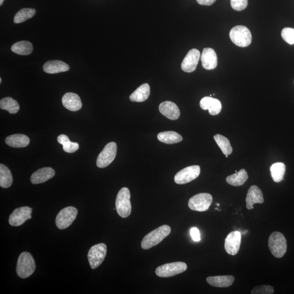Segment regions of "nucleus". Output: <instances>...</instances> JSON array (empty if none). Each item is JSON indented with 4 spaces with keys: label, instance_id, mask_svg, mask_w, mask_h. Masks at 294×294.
Returning a JSON list of instances; mask_svg holds the SVG:
<instances>
[{
    "label": "nucleus",
    "instance_id": "nucleus-33",
    "mask_svg": "<svg viewBox=\"0 0 294 294\" xmlns=\"http://www.w3.org/2000/svg\"><path fill=\"white\" fill-rule=\"evenodd\" d=\"M214 139L216 141L217 145L220 148L222 153L225 155H231L232 152V149L231 145L230 142L227 138L220 134H217L214 136Z\"/></svg>",
    "mask_w": 294,
    "mask_h": 294
},
{
    "label": "nucleus",
    "instance_id": "nucleus-4",
    "mask_svg": "<svg viewBox=\"0 0 294 294\" xmlns=\"http://www.w3.org/2000/svg\"><path fill=\"white\" fill-rule=\"evenodd\" d=\"M116 209L118 215L122 218H126L130 216L132 208L129 188L123 187L118 192L116 200Z\"/></svg>",
    "mask_w": 294,
    "mask_h": 294
},
{
    "label": "nucleus",
    "instance_id": "nucleus-10",
    "mask_svg": "<svg viewBox=\"0 0 294 294\" xmlns=\"http://www.w3.org/2000/svg\"><path fill=\"white\" fill-rule=\"evenodd\" d=\"M117 151V147L115 142L108 143L102 152L99 154L96 160V166L101 169L107 168L115 160Z\"/></svg>",
    "mask_w": 294,
    "mask_h": 294
},
{
    "label": "nucleus",
    "instance_id": "nucleus-24",
    "mask_svg": "<svg viewBox=\"0 0 294 294\" xmlns=\"http://www.w3.org/2000/svg\"><path fill=\"white\" fill-rule=\"evenodd\" d=\"M150 93V86L148 83H144L131 94L130 99L133 102H143L148 99Z\"/></svg>",
    "mask_w": 294,
    "mask_h": 294
},
{
    "label": "nucleus",
    "instance_id": "nucleus-35",
    "mask_svg": "<svg viewBox=\"0 0 294 294\" xmlns=\"http://www.w3.org/2000/svg\"><path fill=\"white\" fill-rule=\"evenodd\" d=\"M274 288L271 286L263 285L254 287L252 291V294H272L274 293Z\"/></svg>",
    "mask_w": 294,
    "mask_h": 294
},
{
    "label": "nucleus",
    "instance_id": "nucleus-16",
    "mask_svg": "<svg viewBox=\"0 0 294 294\" xmlns=\"http://www.w3.org/2000/svg\"><path fill=\"white\" fill-rule=\"evenodd\" d=\"M159 111L162 115L170 120H177L181 115L179 108L174 103L166 101L159 105Z\"/></svg>",
    "mask_w": 294,
    "mask_h": 294
},
{
    "label": "nucleus",
    "instance_id": "nucleus-34",
    "mask_svg": "<svg viewBox=\"0 0 294 294\" xmlns=\"http://www.w3.org/2000/svg\"><path fill=\"white\" fill-rule=\"evenodd\" d=\"M281 36L284 41L289 45H294V29L284 28L282 30Z\"/></svg>",
    "mask_w": 294,
    "mask_h": 294
},
{
    "label": "nucleus",
    "instance_id": "nucleus-8",
    "mask_svg": "<svg viewBox=\"0 0 294 294\" xmlns=\"http://www.w3.org/2000/svg\"><path fill=\"white\" fill-rule=\"evenodd\" d=\"M213 197L208 193H201L191 197L188 201V207L200 212L207 211L212 205Z\"/></svg>",
    "mask_w": 294,
    "mask_h": 294
},
{
    "label": "nucleus",
    "instance_id": "nucleus-31",
    "mask_svg": "<svg viewBox=\"0 0 294 294\" xmlns=\"http://www.w3.org/2000/svg\"><path fill=\"white\" fill-rule=\"evenodd\" d=\"M58 141L60 144L63 145V149L65 152L73 153L77 151L79 148L78 144L70 141L67 135L64 134L60 135Z\"/></svg>",
    "mask_w": 294,
    "mask_h": 294
},
{
    "label": "nucleus",
    "instance_id": "nucleus-18",
    "mask_svg": "<svg viewBox=\"0 0 294 294\" xmlns=\"http://www.w3.org/2000/svg\"><path fill=\"white\" fill-rule=\"evenodd\" d=\"M200 107L204 110L208 109L210 115L216 116L220 113L222 109V105L220 100L217 99L205 96L201 99Z\"/></svg>",
    "mask_w": 294,
    "mask_h": 294
},
{
    "label": "nucleus",
    "instance_id": "nucleus-37",
    "mask_svg": "<svg viewBox=\"0 0 294 294\" xmlns=\"http://www.w3.org/2000/svg\"><path fill=\"white\" fill-rule=\"evenodd\" d=\"M190 234L193 240L198 242L201 240L200 232L198 228L196 227L192 228L190 230Z\"/></svg>",
    "mask_w": 294,
    "mask_h": 294
},
{
    "label": "nucleus",
    "instance_id": "nucleus-20",
    "mask_svg": "<svg viewBox=\"0 0 294 294\" xmlns=\"http://www.w3.org/2000/svg\"><path fill=\"white\" fill-rule=\"evenodd\" d=\"M55 172L51 168H44L34 172L31 177V182L33 184H39L46 182L55 176Z\"/></svg>",
    "mask_w": 294,
    "mask_h": 294
},
{
    "label": "nucleus",
    "instance_id": "nucleus-12",
    "mask_svg": "<svg viewBox=\"0 0 294 294\" xmlns=\"http://www.w3.org/2000/svg\"><path fill=\"white\" fill-rule=\"evenodd\" d=\"M32 208L23 207L17 208L13 211L9 218L10 225L14 227L20 226L28 220L31 218Z\"/></svg>",
    "mask_w": 294,
    "mask_h": 294
},
{
    "label": "nucleus",
    "instance_id": "nucleus-6",
    "mask_svg": "<svg viewBox=\"0 0 294 294\" xmlns=\"http://www.w3.org/2000/svg\"><path fill=\"white\" fill-rule=\"evenodd\" d=\"M187 268V266L185 263H170L157 267L155 270V274L160 278H170L184 273Z\"/></svg>",
    "mask_w": 294,
    "mask_h": 294
},
{
    "label": "nucleus",
    "instance_id": "nucleus-25",
    "mask_svg": "<svg viewBox=\"0 0 294 294\" xmlns=\"http://www.w3.org/2000/svg\"><path fill=\"white\" fill-rule=\"evenodd\" d=\"M248 174L245 169H241L238 172L230 175L226 178V182L230 185L234 186H240L244 185L248 181Z\"/></svg>",
    "mask_w": 294,
    "mask_h": 294
},
{
    "label": "nucleus",
    "instance_id": "nucleus-3",
    "mask_svg": "<svg viewBox=\"0 0 294 294\" xmlns=\"http://www.w3.org/2000/svg\"><path fill=\"white\" fill-rule=\"evenodd\" d=\"M268 245L270 251L276 258L283 257L287 252V240L281 232H273L269 236Z\"/></svg>",
    "mask_w": 294,
    "mask_h": 294
},
{
    "label": "nucleus",
    "instance_id": "nucleus-23",
    "mask_svg": "<svg viewBox=\"0 0 294 294\" xmlns=\"http://www.w3.org/2000/svg\"><path fill=\"white\" fill-rule=\"evenodd\" d=\"M8 146L13 148H24L30 144V140L27 136L23 134H14L8 136L5 139Z\"/></svg>",
    "mask_w": 294,
    "mask_h": 294
},
{
    "label": "nucleus",
    "instance_id": "nucleus-5",
    "mask_svg": "<svg viewBox=\"0 0 294 294\" xmlns=\"http://www.w3.org/2000/svg\"><path fill=\"white\" fill-rule=\"evenodd\" d=\"M230 36L232 42L239 47H247L252 42L251 33L245 26H235L231 30Z\"/></svg>",
    "mask_w": 294,
    "mask_h": 294
},
{
    "label": "nucleus",
    "instance_id": "nucleus-15",
    "mask_svg": "<svg viewBox=\"0 0 294 294\" xmlns=\"http://www.w3.org/2000/svg\"><path fill=\"white\" fill-rule=\"evenodd\" d=\"M264 199L263 197V192L256 186H252L249 188L246 202H247V208L248 210L253 209L254 204H262L264 203Z\"/></svg>",
    "mask_w": 294,
    "mask_h": 294
},
{
    "label": "nucleus",
    "instance_id": "nucleus-1",
    "mask_svg": "<svg viewBox=\"0 0 294 294\" xmlns=\"http://www.w3.org/2000/svg\"><path fill=\"white\" fill-rule=\"evenodd\" d=\"M170 232L171 228L168 225L158 227L144 237L141 242L142 248L147 250L155 247L168 236Z\"/></svg>",
    "mask_w": 294,
    "mask_h": 294
},
{
    "label": "nucleus",
    "instance_id": "nucleus-21",
    "mask_svg": "<svg viewBox=\"0 0 294 294\" xmlns=\"http://www.w3.org/2000/svg\"><path fill=\"white\" fill-rule=\"evenodd\" d=\"M235 278L231 275L210 276L207 279V283L214 287L227 288L232 286Z\"/></svg>",
    "mask_w": 294,
    "mask_h": 294
},
{
    "label": "nucleus",
    "instance_id": "nucleus-29",
    "mask_svg": "<svg viewBox=\"0 0 294 294\" xmlns=\"http://www.w3.org/2000/svg\"><path fill=\"white\" fill-rule=\"evenodd\" d=\"M13 183L12 175L11 170L7 166L0 165V186L7 188L11 186Z\"/></svg>",
    "mask_w": 294,
    "mask_h": 294
},
{
    "label": "nucleus",
    "instance_id": "nucleus-17",
    "mask_svg": "<svg viewBox=\"0 0 294 294\" xmlns=\"http://www.w3.org/2000/svg\"><path fill=\"white\" fill-rule=\"evenodd\" d=\"M203 67L207 70H213L217 65V57L216 52L212 48H204L201 55Z\"/></svg>",
    "mask_w": 294,
    "mask_h": 294
},
{
    "label": "nucleus",
    "instance_id": "nucleus-2",
    "mask_svg": "<svg viewBox=\"0 0 294 294\" xmlns=\"http://www.w3.org/2000/svg\"><path fill=\"white\" fill-rule=\"evenodd\" d=\"M16 273L21 279H26L31 276L36 270V263L31 254L24 252L20 254L16 264Z\"/></svg>",
    "mask_w": 294,
    "mask_h": 294
},
{
    "label": "nucleus",
    "instance_id": "nucleus-30",
    "mask_svg": "<svg viewBox=\"0 0 294 294\" xmlns=\"http://www.w3.org/2000/svg\"><path fill=\"white\" fill-rule=\"evenodd\" d=\"M0 108L11 114H15L20 109V106L17 101L11 97L2 99L0 101Z\"/></svg>",
    "mask_w": 294,
    "mask_h": 294
},
{
    "label": "nucleus",
    "instance_id": "nucleus-11",
    "mask_svg": "<svg viewBox=\"0 0 294 294\" xmlns=\"http://www.w3.org/2000/svg\"><path fill=\"white\" fill-rule=\"evenodd\" d=\"M200 172V167L198 165L187 167L175 174L174 182L177 184H185L190 183L198 178Z\"/></svg>",
    "mask_w": 294,
    "mask_h": 294
},
{
    "label": "nucleus",
    "instance_id": "nucleus-14",
    "mask_svg": "<svg viewBox=\"0 0 294 294\" xmlns=\"http://www.w3.org/2000/svg\"><path fill=\"white\" fill-rule=\"evenodd\" d=\"M199 50L193 49L188 52L182 63L181 67L184 72L191 73L195 71L200 59Z\"/></svg>",
    "mask_w": 294,
    "mask_h": 294
},
{
    "label": "nucleus",
    "instance_id": "nucleus-13",
    "mask_svg": "<svg viewBox=\"0 0 294 294\" xmlns=\"http://www.w3.org/2000/svg\"><path fill=\"white\" fill-rule=\"evenodd\" d=\"M241 241V233L238 231H233L227 235L225 239V248L228 254L235 256L238 253Z\"/></svg>",
    "mask_w": 294,
    "mask_h": 294
},
{
    "label": "nucleus",
    "instance_id": "nucleus-28",
    "mask_svg": "<svg viewBox=\"0 0 294 294\" xmlns=\"http://www.w3.org/2000/svg\"><path fill=\"white\" fill-rule=\"evenodd\" d=\"M286 165L282 162H278L271 166V175L275 182L279 183L283 181L286 172Z\"/></svg>",
    "mask_w": 294,
    "mask_h": 294
},
{
    "label": "nucleus",
    "instance_id": "nucleus-39",
    "mask_svg": "<svg viewBox=\"0 0 294 294\" xmlns=\"http://www.w3.org/2000/svg\"><path fill=\"white\" fill-rule=\"evenodd\" d=\"M4 0H0V6H2Z\"/></svg>",
    "mask_w": 294,
    "mask_h": 294
},
{
    "label": "nucleus",
    "instance_id": "nucleus-27",
    "mask_svg": "<svg viewBox=\"0 0 294 294\" xmlns=\"http://www.w3.org/2000/svg\"><path fill=\"white\" fill-rule=\"evenodd\" d=\"M33 46L29 41L17 42L11 47V50L16 54L20 55H29L33 51Z\"/></svg>",
    "mask_w": 294,
    "mask_h": 294
},
{
    "label": "nucleus",
    "instance_id": "nucleus-26",
    "mask_svg": "<svg viewBox=\"0 0 294 294\" xmlns=\"http://www.w3.org/2000/svg\"><path fill=\"white\" fill-rule=\"evenodd\" d=\"M159 141L166 144H175L181 142L183 140L182 136L173 131H164L157 135Z\"/></svg>",
    "mask_w": 294,
    "mask_h": 294
},
{
    "label": "nucleus",
    "instance_id": "nucleus-22",
    "mask_svg": "<svg viewBox=\"0 0 294 294\" xmlns=\"http://www.w3.org/2000/svg\"><path fill=\"white\" fill-rule=\"evenodd\" d=\"M69 65L63 61L59 60L49 61L43 66V71L48 74H57L69 71Z\"/></svg>",
    "mask_w": 294,
    "mask_h": 294
},
{
    "label": "nucleus",
    "instance_id": "nucleus-19",
    "mask_svg": "<svg viewBox=\"0 0 294 294\" xmlns=\"http://www.w3.org/2000/svg\"><path fill=\"white\" fill-rule=\"evenodd\" d=\"M62 102L65 108L73 112L78 111L82 106L80 96L72 92L65 94L63 96Z\"/></svg>",
    "mask_w": 294,
    "mask_h": 294
},
{
    "label": "nucleus",
    "instance_id": "nucleus-36",
    "mask_svg": "<svg viewBox=\"0 0 294 294\" xmlns=\"http://www.w3.org/2000/svg\"><path fill=\"white\" fill-rule=\"evenodd\" d=\"M231 6L236 11L245 10L248 5V0H231Z\"/></svg>",
    "mask_w": 294,
    "mask_h": 294
},
{
    "label": "nucleus",
    "instance_id": "nucleus-32",
    "mask_svg": "<svg viewBox=\"0 0 294 294\" xmlns=\"http://www.w3.org/2000/svg\"><path fill=\"white\" fill-rule=\"evenodd\" d=\"M36 10L34 8H23L16 13L14 18L15 24L24 23L29 19L32 18L36 15Z\"/></svg>",
    "mask_w": 294,
    "mask_h": 294
},
{
    "label": "nucleus",
    "instance_id": "nucleus-7",
    "mask_svg": "<svg viewBox=\"0 0 294 294\" xmlns=\"http://www.w3.org/2000/svg\"><path fill=\"white\" fill-rule=\"evenodd\" d=\"M107 254V245L103 243L92 247L88 253V260L92 269L97 268L104 262Z\"/></svg>",
    "mask_w": 294,
    "mask_h": 294
},
{
    "label": "nucleus",
    "instance_id": "nucleus-9",
    "mask_svg": "<svg viewBox=\"0 0 294 294\" xmlns=\"http://www.w3.org/2000/svg\"><path fill=\"white\" fill-rule=\"evenodd\" d=\"M77 213V209L74 207L61 210L56 218V226L60 230L66 229L76 220Z\"/></svg>",
    "mask_w": 294,
    "mask_h": 294
},
{
    "label": "nucleus",
    "instance_id": "nucleus-38",
    "mask_svg": "<svg viewBox=\"0 0 294 294\" xmlns=\"http://www.w3.org/2000/svg\"><path fill=\"white\" fill-rule=\"evenodd\" d=\"M196 1L201 5L210 6L216 2V0H196Z\"/></svg>",
    "mask_w": 294,
    "mask_h": 294
},
{
    "label": "nucleus",
    "instance_id": "nucleus-40",
    "mask_svg": "<svg viewBox=\"0 0 294 294\" xmlns=\"http://www.w3.org/2000/svg\"><path fill=\"white\" fill-rule=\"evenodd\" d=\"M1 82H2V78H0V83H1Z\"/></svg>",
    "mask_w": 294,
    "mask_h": 294
}]
</instances>
